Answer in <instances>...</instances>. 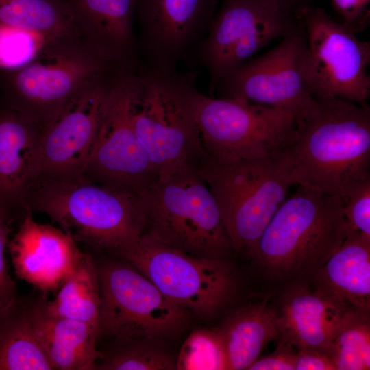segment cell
I'll return each mask as SVG.
<instances>
[{
    "label": "cell",
    "instance_id": "6da1fadb",
    "mask_svg": "<svg viewBox=\"0 0 370 370\" xmlns=\"http://www.w3.org/2000/svg\"><path fill=\"white\" fill-rule=\"evenodd\" d=\"M280 151L293 184L339 195L370 177V108L335 97H314Z\"/></svg>",
    "mask_w": 370,
    "mask_h": 370
},
{
    "label": "cell",
    "instance_id": "7a4b0ae2",
    "mask_svg": "<svg viewBox=\"0 0 370 370\" xmlns=\"http://www.w3.org/2000/svg\"><path fill=\"white\" fill-rule=\"evenodd\" d=\"M25 208L27 214L49 217L76 243L114 254L145 227L144 195L84 174L38 173L27 191Z\"/></svg>",
    "mask_w": 370,
    "mask_h": 370
},
{
    "label": "cell",
    "instance_id": "3957f363",
    "mask_svg": "<svg viewBox=\"0 0 370 370\" xmlns=\"http://www.w3.org/2000/svg\"><path fill=\"white\" fill-rule=\"evenodd\" d=\"M347 235L342 197L299 186L264 230L252 260L270 280L308 282Z\"/></svg>",
    "mask_w": 370,
    "mask_h": 370
},
{
    "label": "cell",
    "instance_id": "277c9868",
    "mask_svg": "<svg viewBox=\"0 0 370 370\" xmlns=\"http://www.w3.org/2000/svg\"><path fill=\"white\" fill-rule=\"evenodd\" d=\"M196 74L144 68L136 75L132 125L158 177L198 169L207 156L197 122Z\"/></svg>",
    "mask_w": 370,
    "mask_h": 370
},
{
    "label": "cell",
    "instance_id": "5b68a950",
    "mask_svg": "<svg viewBox=\"0 0 370 370\" xmlns=\"http://www.w3.org/2000/svg\"><path fill=\"white\" fill-rule=\"evenodd\" d=\"M198 172L216 199L234 251L252 259L262 233L294 185L280 152L230 162L207 156Z\"/></svg>",
    "mask_w": 370,
    "mask_h": 370
},
{
    "label": "cell",
    "instance_id": "8992f818",
    "mask_svg": "<svg viewBox=\"0 0 370 370\" xmlns=\"http://www.w3.org/2000/svg\"><path fill=\"white\" fill-rule=\"evenodd\" d=\"M144 201L145 234L197 256L227 260L234 252L216 199L198 169L158 177Z\"/></svg>",
    "mask_w": 370,
    "mask_h": 370
},
{
    "label": "cell",
    "instance_id": "52a82bcc",
    "mask_svg": "<svg viewBox=\"0 0 370 370\" xmlns=\"http://www.w3.org/2000/svg\"><path fill=\"white\" fill-rule=\"evenodd\" d=\"M170 301L208 320L234 296L236 278L227 260L192 255L143 233L117 250Z\"/></svg>",
    "mask_w": 370,
    "mask_h": 370
},
{
    "label": "cell",
    "instance_id": "ba28073f",
    "mask_svg": "<svg viewBox=\"0 0 370 370\" xmlns=\"http://www.w3.org/2000/svg\"><path fill=\"white\" fill-rule=\"evenodd\" d=\"M107 69L116 70L82 39L49 40L25 66L0 72L3 104L42 127L85 80Z\"/></svg>",
    "mask_w": 370,
    "mask_h": 370
},
{
    "label": "cell",
    "instance_id": "9c48e42d",
    "mask_svg": "<svg viewBox=\"0 0 370 370\" xmlns=\"http://www.w3.org/2000/svg\"><path fill=\"white\" fill-rule=\"evenodd\" d=\"M96 264L101 297L98 340L128 336L169 342L188 327L193 314L127 261L107 259Z\"/></svg>",
    "mask_w": 370,
    "mask_h": 370
},
{
    "label": "cell",
    "instance_id": "30bf717a",
    "mask_svg": "<svg viewBox=\"0 0 370 370\" xmlns=\"http://www.w3.org/2000/svg\"><path fill=\"white\" fill-rule=\"evenodd\" d=\"M301 27V18L271 0H223L208 34L186 58L208 71L212 92L262 48Z\"/></svg>",
    "mask_w": 370,
    "mask_h": 370
},
{
    "label": "cell",
    "instance_id": "8fae6325",
    "mask_svg": "<svg viewBox=\"0 0 370 370\" xmlns=\"http://www.w3.org/2000/svg\"><path fill=\"white\" fill-rule=\"evenodd\" d=\"M197 122L206 155L222 162L277 153L297 130V119L287 110L201 92Z\"/></svg>",
    "mask_w": 370,
    "mask_h": 370
},
{
    "label": "cell",
    "instance_id": "7c38bea8",
    "mask_svg": "<svg viewBox=\"0 0 370 370\" xmlns=\"http://www.w3.org/2000/svg\"><path fill=\"white\" fill-rule=\"evenodd\" d=\"M307 70L314 97H335L369 106L370 42L313 5L301 14Z\"/></svg>",
    "mask_w": 370,
    "mask_h": 370
},
{
    "label": "cell",
    "instance_id": "4fadbf2b",
    "mask_svg": "<svg viewBox=\"0 0 370 370\" xmlns=\"http://www.w3.org/2000/svg\"><path fill=\"white\" fill-rule=\"evenodd\" d=\"M214 91L219 97L287 110L295 116L297 123L315 100L307 70L303 24L299 30L282 38L275 47L251 58L220 79Z\"/></svg>",
    "mask_w": 370,
    "mask_h": 370
},
{
    "label": "cell",
    "instance_id": "5bb4252c",
    "mask_svg": "<svg viewBox=\"0 0 370 370\" xmlns=\"http://www.w3.org/2000/svg\"><path fill=\"white\" fill-rule=\"evenodd\" d=\"M136 75L121 73L118 76L84 175L94 181L145 195L158 177L132 125Z\"/></svg>",
    "mask_w": 370,
    "mask_h": 370
},
{
    "label": "cell",
    "instance_id": "9a60e30c",
    "mask_svg": "<svg viewBox=\"0 0 370 370\" xmlns=\"http://www.w3.org/2000/svg\"><path fill=\"white\" fill-rule=\"evenodd\" d=\"M121 73L107 69L85 80L64 106L42 126L38 173L84 174L106 103Z\"/></svg>",
    "mask_w": 370,
    "mask_h": 370
},
{
    "label": "cell",
    "instance_id": "2e32d148",
    "mask_svg": "<svg viewBox=\"0 0 370 370\" xmlns=\"http://www.w3.org/2000/svg\"><path fill=\"white\" fill-rule=\"evenodd\" d=\"M217 0H137V42L145 68L177 71L185 58L208 34Z\"/></svg>",
    "mask_w": 370,
    "mask_h": 370
},
{
    "label": "cell",
    "instance_id": "e0dca14e",
    "mask_svg": "<svg viewBox=\"0 0 370 370\" xmlns=\"http://www.w3.org/2000/svg\"><path fill=\"white\" fill-rule=\"evenodd\" d=\"M7 249L16 276L46 295L57 291L82 254L61 229L42 224L27 214Z\"/></svg>",
    "mask_w": 370,
    "mask_h": 370
},
{
    "label": "cell",
    "instance_id": "ac0fdd59",
    "mask_svg": "<svg viewBox=\"0 0 370 370\" xmlns=\"http://www.w3.org/2000/svg\"><path fill=\"white\" fill-rule=\"evenodd\" d=\"M71 12L92 50L115 69L138 73L134 21L137 0H58Z\"/></svg>",
    "mask_w": 370,
    "mask_h": 370
},
{
    "label": "cell",
    "instance_id": "d6986e66",
    "mask_svg": "<svg viewBox=\"0 0 370 370\" xmlns=\"http://www.w3.org/2000/svg\"><path fill=\"white\" fill-rule=\"evenodd\" d=\"M271 308L280 341L297 350L317 349L327 354L340 328L355 312L316 293L305 280L291 283L277 307Z\"/></svg>",
    "mask_w": 370,
    "mask_h": 370
},
{
    "label": "cell",
    "instance_id": "ffe728a7",
    "mask_svg": "<svg viewBox=\"0 0 370 370\" xmlns=\"http://www.w3.org/2000/svg\"><path fill=\"white\" fill-rule=\"evenodd\" d=\"M41 127L18 111L0 107V210L11 222L27 214L25 197L40 165Z\"/></svg>",
    "mask_w": 370,
    "mask_h": 370
},
{
    "label": "cell",
    "instance_id": "44dd1931",
    "mask_svg": "<svg viewBox=\"0 0 370 370\" xmlns=\"http://www.w3.org/2000/svg\"><path fill=\"white\" fill-rule=\"evenodd\" d=\"M45 297L40 293L29 297V314L37 340L53 369L95 370L98 329L49 313L44 306Z\"/></svg>",
    "mask_w": 370,
    "mask_h": 370
},
{
    "label": "cell",
    "instance_id": "7402d4cb",
    "mask_svg": "<svg viewBox=\"0 0 370 370\" xmlns=\"http://www.w3.org/2000/svg\"><path fill=\"white\" fill-rule=\"evenodd\" d=\"M310 281L316 293L369 313L370 238L358 232L348 234Z\"/></svg>",
    "mask_w": 370,
    "mask_h": 370
},
{
    "label": "cell",
    "instance_id": "603a6c76",
    "mask_svg": "<svg viewBox=\"0 0 370 370\" xmlns=\"http://www.w3.org/2000/svg\"><path fill=\"white\" fill-rule=\"evenodd\" d=\"M218 329L230 370L247 369L271 341L278 338L274 314L267 300L237 310Z\"/></svg>",
    "mask_w": 370,
    "mask_h": 370
},
{
    "label": "cell",
    "instance_id": "cb8c5ba5",
    "mask_svg": "<svg viewBox=\"0 0 370 370\" xmlns=\"http://www.w3.org/2000/svg\"><path fill=\"white\" fill-rule=\"evenodd\" d=\"M0 370H54L34 333L29 297L0 312Z\"/></svg>",
    "mask_w": 370,
    "mask_h": 370
},
{
    "label": "cell",
    "instance_id": "d4e9b609",
    "mask_svg": "<svg viewBox=\"0 0 370 370\" xmlns=\"http://www.w3.org/2000/svg\"><path fill=\"white\" fill-rule=\"evenodd\" d=\"M44 306L50 314L85 322L98 329L101 297L95 258L83 251L73 270Z\"/></svg>",
    "mask_w": 370,
    "mask_h": 370
},
{
    "label": "cell",
    "instance_id": "484cf974",
    "mask_svg": "<svg viewBox=\"0 0 370 370\" xmlns=\"http://www.w3.org/2000/svg\"><path fill=\"white\" fill-rule=\"evenodd\" d=\"M0 25L38 32L49 40L73 37L87 43L71 12L58 0H0Z\"/></svg>",
    "mask_w": 370,
    "mask_h": 370
},
{
    "label": "cell",
    "instance_id": "4316f807",
    "mask_svg": "<svg viewBox=\"0 0 370 370\" xmlns=\"http://www.w3.org/2000/svg\"><path fill=\"white\" fill-rule=\"evenodd\" d=\"M98 349L95 370H175L177 357L162 340L113 336Z\"/></svg>",
    "mask_w": 370,
    "mask_h": 370
},
{
    "label": "cell",
    "instance_id": "83f0119b",
    "mask_svg": "<svg viewBox=\"0 0 370 370\" xmlns=\"http://www.w3.org/2000/svg\"><path fill=\"white\" fill-rule=\"evenodd\" d=\"M328 354L337 370L370 369L369 313L354 312L335 336Z\"/></svg>",
    "mask_w": 370,
    "mask_h": 370
},
{
    "label": "cell",
    "instance_id": "f1b7e54d",
    "mask_svg": "<svg viewBox=\"0 0 370 370\" xmlns=\"http://www.w3.org/2000/svg\"><path fill=\"white\" fill-rule=\"evenodd\" d=\"M177 369H227L225 354L219 329L201 328L192 332L177 354Z\"/></svg>",
    "mask_w": 370,
    "mask_h": 370
},
{
    "label": "cell",
    "instance_id": "f546056e",
    "mask_svg": "<svg viewBox=\"0 0 370 370\" xmlns=\"http://www.w3.org/2000/svg\"><path fill=\"white\" fill-rule=\"evenodd\" d=\"M47 41L40 33L0 25V72L12 71L25 66Z\"/></svg>",
    "mask_w": 370,
    "mask_h": 370
},
{
    "label": "cell",
    "instance_id": "4dcf8cb0",
    "mask_svg": "<svg viewBox=\"0 0 370 370\" xmlns=\"http://www.w3.org/2000/svg\"><path fill=\"white\" fill-rule=\"evenodd\" d=\"M341 197L348 234L358 232L370 238V177L352 183Z\"/></svg>",
    "mask_w": 370,
    "mask_h": 370
},
{
    "label": "cell",
    "instance_id": "1f68e13d",
    "mask_svg": "<svg viewBox=\"0 0 370 370\" xmlns=\"http://www.w3.org/2000/svg\"><path fill=\"white\" fill-rule=\"evenodd\" d=\"M370 0H331L333 10L341 23L356 33L367 29L370 25Z\"/></svg>",
    "mask_w": 370,
    "mask_h": 370
},
{
    "label": "cell",
    "instance_id": "d6a6232c",
    "mask_svg": "<svg viewBox=\"0 0 370 370\" xmlns=\"http://www.w3.org/2000/svg\"><path fill=\"white\" fill-rule=\"evenodd\" d=\"M10 224V222L0 210V312L18 297L15 282L9 273L5 259Z\"/></svg>",
    "mask_w": 370,
    "mask_h": 370
},
{
    "label": "cell",
    "instance_id": "836d02e7",
    "mask_svg": "<svg viewBox=\"0 0 370 370\" xmlns=\"http://www.w3.org/2000/svg\"><path fill=\"white\" fill-rule=\"evenodd\" d=\"M295 356L291 345L280 341L273 353L258 358L246 370H295Z\"/></svg>",
    "mask_w": 370,
    "mask_h": 370
},
{
    "label": "cell",
    "instance_id": "e575fe53",
    "mask_svg": "<svg viewBox=\"0 0 370 370\" xmlns=\"http://www.w3.org/2000/svg\"><path fill=\"white\" fill-rule=\"evenodd\" d=\"M295 370H337L328 354L317 349H299Z\"/></svg>",
    "mask_w": 370,
    "mask_h": 370
},
{
    "label": "cell",
    "instance_id": "d590c367",
    "mask_svg": "<svg viewBox=\"0 0 370 370\" xmlns=\"http://www.w3.org/2000/svg\"><path fill=\"white\" fill-rule=\"evenodd\" d=\"M284 12L300 18L302 12L312 5V0H271Z\"/></svg>",
    "mask_w": 370,
    "mask_h": 370
}]
</instances>
